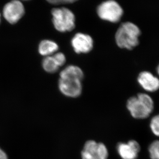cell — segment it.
Listing matches in <instances>:
<instances>
[{"label": "cell", "mask_w": 159, "mask_h": 159, "mask_svg": "<svg viewBox=\"0 0 159 159\" xmlns=\"http://www.w3.org/2000/svg\"><path fill=\"white\" fill-rule=\"evenodd\" d=\"M126 107L134 118L144 119L148 118L153 112L155 104L148 94L139 93L128 99Z\"/></svg>", "instance_id": "1"}, {"label": "cell", "mask_w": 159, "mask_h": 159, "mask_svg": "<svg viewBox=\"0 0 159 159\" xmlns=\"http://www.w3.org/2000/svg\"><path fill=\"white\" fill-rule=\"evenodd\" d=\"M140 35L141 31L135 24L130 22L123 23L116 33V43L120 48L131 50L139 44Z\"/></svg>", "instance_id": "2"}, {"label": "cell", "mask_w": 159, "mask_h": 159, "mask_svg": "<svg viewBox=\"0 0 159 159\" xmlns=\"http://www.w3.org/2000/svg\"><path fill=\"white\" fill-rule=\"evenodd\" d=\"M54 27L59 32H70L75 27V17L67 8H55L52 10Z\"/></svg>", "instance_id": "3"}, {"label": "cell", "mask_w": 159, "mask_h": 159, "mask_svg": "<svg viewBox=\"0 0 159 159\" xmlns=\"http://www.w3.org/2000/svg\"><path fill=\"white\" fill-rule=\"evenodd\" d=\"M97 12L101 19L112 23L119 22L123 15V8L114 0L104 2L98 7Z\"/></svg>", "instance_id": "4"}, {"label": "cell", "mask_w": 159, "mask_h": 159, "mask_svg": "<svg viewBox=\"0 0 159 159\" xmlns=\"http://www.w3.org/2000/svg\"><path fill=\"white\" fill-rule=\"evenodd\" d=\"M108 156L106 146L94 140L86 142L81 152L82 159H108Z\"/></svg>", "instance_id": "5"}, {"label": "cell", "mask_w": 159, "mask_h": 159, "mask_svg": "<svg viewBox=\"0 0 159 159\" xmlns=\"http://www.w3.org/2000/svg\"><path fill=\"white\" fill-rule=\"evenodd\" d=\"M25 13V7L20 0H11L5 5L2 11L3 18L11 24H15Z\"/></svg>", "instance_id": "6"}, {"label": "cell", "mask_w": 159, "mask_h": 159, "mask_svg": "<svg viewBox=\"0 0 159 159\" xmlns=\"http://www.w3.org/2000/svg\"><path fill=\"white\" fill-rule=\"evenodd\" d=\"M58 86L60 93L67 97H79L83 92L82 81L78 80L59 78Z\"/></svg>", "instance_id": "7"}, {"label": "cell", "mask_w": 159, "mask_h": 159, "mask_svg": "<svg viewBox=\"0 0 159 159\" xmlns=\"http://www.w3.org/2000/svg\"><path fill=\"white\" fill-rule=\"evenodd\" d=\"M71 45L74 51L77 54H86L93 49V39L89 35L77 33L72 38Z\"/></svg>", "instance_id": "8"}, {"label": "cell", "mask_w": 159, "mask_h": 159, "mask_svg": "<svg viewBox=\"0 0 159 159\" xmlns=\"http://www.w3.org/2000/svg\"><path fill=\"white\" fill-rule=\"evenodd\" d=\"M140 150V144L135 140L119 143L117 145V152L122 159H137Z\"/></svg>", "instance_id": "9"}, {"label": "cell", "mask_w": 159, "mask_h": 159, "mask_svg": "<svg viewBox=\"0 0 159 159\" xmlns=\"http://www.w3.org/2000/svg\"><path fill=\"white\" fill-rule=\"evenodd\" d=\"M137 81L140 86L146 92L153 93L159 89V79L148 71L140 72L137 78Z\"/></svg>", "instance_id": "10"}, {"label": "cell", "mask_w": 159, "mask_h": 159, "mask_svg": "<svg viewBox=\"0 0 159 159\" xmlns=\"http://www.w3.org/2000/svg\"><path fill=\"white\" fill-rule=\"evenodd\" d=\"M59 78L73 79L82 81L84 78V73L80 67L76 65H69L61 71Z\"/></svg>", "instance_id": "11"}, {"label": "cell", "mask_w": 159, "mask_h": 159, "mask_svg": "<svg viewBox=\"0 0 159 159\" xmlns=\"http://www.w3.org/2000/svg\"><path fill=\"white\" fill-rule=\"evenodd\" d=\"M59 46L56 42L51 40L44 39L39 43L38 52L44 57L51 56L58 50Z\"/></svg>", "instance_id": "12"}, {"label": "cell", "mask_w": 159, "mask_h": 159, "mask_svg": "<svg viewBox=\"0 0 159 159\" xmlns=\"http://www.w3.org/2000/svg\"><path fill=\"white\" fill-rule=\"evenodd\" d=\"M42 66L44 70L49 74H54L59 69L52 55L44 57L42 62Z\"/></svg>", "instance_id": "13"}, {"label": "cell", "mask_w": 159, "mask_h": 159, "mask_svg": "<svg viewBox=\"0 0 159 159\" xmlns=\"http://www.w3.org/2000/svg\"><path fill=\"white\" fill-rule=\"evenodd\" d=\"M151 159H159V142L156 140L150 144L148 148Z\"/></svg>", "instance_id": "14"}, {"label": "cell", "mask_w": 159, "mask_h": 159, "mask_svg": "<svg viewBox=\"0 0 159 159\" xmlns=\"http://www.w3.org/2000/svg\"><path fill=\"white\" fill-rule=\"evenodd\" d=\"M150 128L152 133L158 137L159 135V116L158 115L152 118L150 120Z\"/></svg>", "instance_id": "15"}, {"label": "cell", "mask_w": 159, "mask_h": 159, "mask_svg": "<svg viewBox=\"0 0 159 159\" xmlns=\"http://www.w3.org/2000/svg\"><path fill=\"white\" fill-rule=\"evenodd\" d=\"M53 58L59 67L63 66L66 63V57L65 54L61 52H56L53 54Z\"/></svg>", "instance_id": "16"}, {"label": "cell", "mask_w": 159, "mask_h": 159, "mask_svg": "<svg viewBox=\"0 0 159 159\" xmlns=\"http://www.w3.org/2000/svg\"><path fill=\"white\" fill-rule=\"evenodd\" d=\"M48 3L53 5L66 4L74 3L78 0H46Z\"/></svg>", "instance_id": "17"}, {"label": "cell", "mask_w": 159, "mask_h": 159, "mask_svg": "<svg viewBox=\"0 0 159 159\" xmlns=\"http://www.w3.org/2000/svg\"><path fill=\"white\" fill-rule=\"evenodd\" d=\"M0 159H8L6 153L0 148Z\"/></svg>", "instance_id": "18"}, {"label": "cell", "mask_w": 159, "mask_h": 159, "mask_svg": "<svg viewBox=\"0 0 159 159\" xmlns=\"http://www.w3.org/2000/svg\"><path fill=\"white\" fill-rule=\"evenodd\" d=\"M1 14L0 13V23H1Z\"/></svg>", "instance_id": "19"}, {"label": "cell", "mask_w": 159, "mask_h": 159, "mask_svg": "<svg viewBox=\"0 0 159 159\" xmlns=\"http://www.w3.org/2000/svg\"><path fill=\"white\" fill-rule=\"evenodd\" d=\"M20 1H29V0H20Z\"/></svg>", "instance_id": "20"}]
</instances>
